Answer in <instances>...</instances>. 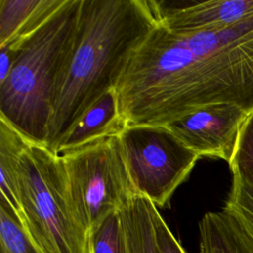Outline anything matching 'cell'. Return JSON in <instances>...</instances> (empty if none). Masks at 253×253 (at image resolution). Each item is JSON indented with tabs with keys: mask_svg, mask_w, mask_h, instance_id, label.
Segmentation results:
<instances>
[{
	"mask_svg": "<svg viewBox=\"0 0 253 253\" xmlns=\"http://www.w3.org/2000/svg\"><path fill=\"white\" fill-rule=\"evenodd\" d=\"M155 232L159 253H187L159 211L155 214Z\"/></svg>",
	"mask_w": 253,
	"mask_h": 253,
	"instance_id": "obj_18",
	"label": "cell"
},
{
	"mask_svg": "<svg viewBox=\"0 0 253 253\" xmlns=\"http://www.w3.org/2000/svg\"><path fill=\"white\" fill-rule=\"evenodd\" d=\"M223 210L231 213L253 240V187L232 175L231 187Z\"/></svg>",
	"mask_w": 253,
	"mask_h": 253,
	"instance_id": "obj_17",
	"label": "cell"
},
{
	"mask_svg": "<svg viewBox=\"0 0 253 253\" xmlns=\"http://www.w3.org/2000/svg\"><path fill=\"white\" fill-rule=\"evenodd\" d=\"M65 0H0V47L15 46L35 33Z\"/></svg>",
	"mask_w": 253,
	"mask_h": 253,
	"instance_id": "obj_10",
	"label": "cell"
},
{
	"mask_svg": "<svg viewBox=\"0 0 253 253\" xmlns=\"http://www.w3.org/2000/svg\"><path fill=\"white\" fill-rule=\"evenodd\" d=\"M79 3L65 0L30 37L4 46L17 56L0 83V118L31 142L45 146L54 87L74 36Z\"/></svg>",
	"mask_w": 253,
	"mask_h": 253,
	"instance_id": "obj_3",
	"label": "cell"
},
{
	"mask_svg": "<svg viewBox=\"0 0 253 253\" xmlns=\"http://www.w3.org/2000/svg\"><path fill=\"white\" fill-rule=\"evenodd\" d=\"M249 113L233 104H212L164 126L198 155L230 162Z\"/></svg>",
	"mask_w": 253,
	"mask_h": 253,
	"instance_id": "obj_7",
	"label": "cell"
},
{
	"mask_svg": "<svg viewBox=\"0 0 253 253\" xmlns=\"http://www.w3.org/2000/svg\"><path fill=\"white\" fill-rule=\"evenodd\" d=\"M0 253H42L14 211L0 200Z\"/></svg>",
	"mask_w": 253,
	"mask_h": 253,
	"instance_id": "obj_15",
	"label": "cell"
},
{
	"mask_svg": "<svg viewBox=\"0 0 253 253\" xmlns=\"http://www.w3.org/2000/svg\"><path fill=\"white\" fill-rule=\"evenodd\" d=\"M73 214L89 231L136 193L118 136H111L60 155Z\"/></svg>",
	"mask_w": 253,
	"mask_h": 253,
	"instance_id": "obj_5",
	"label": "cell"
},
{
	"mask_svg": "<svg viewBox=\"0 0 253 253\" xmlns=\"http://www.w3.org/2000/svg\"><path fill=\"white\" fill-rule=\"evenodd\" d=\"M17 186L20 221L42 253H87L88 234L73 214L60 155L29 141Z\"/></svg>",
	"mask_w": 253,
	"mask_h": 253,
	"instance_id": "obj_4",
	"label": "cell"
},
{
	"mask_svg": "<svg viewBox=\"0 0 253 253\" xmlns=\"http://www.w3.org/2000/svg\"><path fill=\"white\" fill-rule=\"evenodd\" d=\"M137 194L164 208L200 159L164 126H128L118 135Z\"/></svg>",
	"mask_w": 253,
	"mask_h": 253,
	"instance_id": "obj_6",
	"label": "cell"
},
{
	"mask_svg": "<svg viewBox=\"0 0 253 253\" xmlns=\"http://www.w3.org/2000/svg\"><path fill=\"white\" fill-rule=\"evenodd\" d=\"M126 127L115 89L95 102L67 130L55 154L62 155L103 138L118 136Z\"/></svg>",
	"mask_w": 253,
	"mask_h": 253,
	"instance_id": "obj_9",
	"label": "cell"
},
{
	"mask_svg": "<svg viewBox=\"0 0 253 253\" xmlns=\"http://www.w3.org/2000/svg\"><path fill=\"white\" fill-rule=\"evenodd\" d=\"M87 253H127L119 210L111 212L89 231Z\"/></svg>",
	"mask_w": 253,
	"mask_h": 253,
	"instance_id": "obj_14",
	"label": "cell"
},
{
	"mask_svg": "<svg viewBox=\"0 0 253 253\" xmlns=\"http://www.w3.org/2000/svg\"><path fill=\"white\" fill-rule=\"evenodd\" d=\"M232 175L253 187V111L245 119L228 163Z\"/></svg>",
	"mask_w": 253,
	"mask_h": 253,
	"instance_id": "obj_16",
	"label": "cell"
},
{
	"mask_svg": "<svg viewBox=\"0 0 253 253\" xmlns=\"http://www.w3.org/2000/svg\"><path fill=\"white\" fill-rule=\"evenodd\" d=\"M157 24L153 0H80L54 87L45 139L49 150L55 153L73 124L116 88L130 55Z\"/></svg>",
	"mask_w": 253,
	"mask_h": 253,
	"instance_id": "obj_2",
	"label": "cell"
},
{
	"mask_svg": "<svg viewBox=\"0 0 253 253\" xmlns=\"http://www.w3.org/2000/svg\"><path fill=\"white\" fill-rule=\"evenodd\" d=\"M29 140L4 119L0 118V200L7 204L20 219L17 168L21 153Z\"/></svg>",
	"mask_w": 253,
	"mask_h": 253,
	"instance_id": "obj_13",
	"label": "cell"
},
{
	"mask_svg": "<svg viewBox=\"0 0 253 253\" xmlns=\"http://www.w3.org/2000/svg\"><path fill=\"white\" fill-rule=\"evenodd\" d=\"M158 208L146 197L134 193L122 203L119 213L123 223L127 253H159L155 214Z\"/></svg>",
	"mask_w": 253,
	"mask_h": 253,
	"instance_id": "obj_11",
	"label": "cell"
},
{
	"mask_svg": "<svg viewBox=\"0 0 253 253\" xmlns=\"http://www.w3.org/2000/svg\"><path fill=\"white\" fill-rule=\"evenodd\" d=\"M153 6L158 23L174 32L227 27L253 15V0H153Z\"/></svg>",
	"mask_w": 253,
	"mask_h": 253,
	"instance_id": "obj_8",
	"label": "cell"
},
{
	"mask_svg": "<svg viewBox=\"0 0 253 253\" xmlns=\"http://www.w3.org/2000/svg\"><path fill=\"white\" fill-rule=\"evenodd\" d=\"M201 253H253V240L228 211L207 212L199 223Z\"/></svg>",
	"mask_w": 253,
	"mask_h": 253,
	"instance_id": "obj_12",
	"label": "cell"
},
{
	"mask_svg": "<svg viewBox=\"0 0 253 253\" xmlns=\"http://www.w3.org/2000/svg\"><path fill=\"white\" fill-rule=\"evenodd\" d=\"M128 126H166L212 104L253 111V15L231 26L174 32L159 23L115 88Z\"/></svg>",
	"mask_w": 253,
	"mask_h": 253,
	"instance_id": "obj_1",
	"label": "cell"
}]
</instances>
